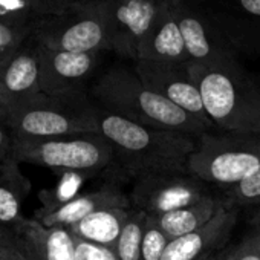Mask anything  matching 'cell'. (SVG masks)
Wrapping results in <instances>:
<instances>
[{
	"label": "cell",
	"mask_w": 260,
	"mask_h": 260,
	"mask_svg": "<svg viewBox=\"0 0 260 260\" xmlns=\"http://www.w3.org/2000/svg\"><path fill=\"white\" fill-rule=\"evenodd\" d=\"M178 5L179 2L169 4L162 10L161 16L156 19L150 31L143 39L138 48L137 60L170 64L190 63L184 37L179 28Z\"/></svg>",
	"instance_id": "16"
},
{
	"label": "cell",
	"mask_w": 260,
	"mask_h": 260,
	"mask_svg": "<svg viewBox=\"0 0 260 260\" xmlns=\"http://www.w3.org/2000/svg\"><path fill=\"white\" fill-rule=\"evenodd\" d=\"M230 205H260V166L242 182L226 191Z\"/></svg>",
	"instance_id": "23"
},
{
	"label": "cell",
	"mask_w": 260,
	"mask_h": 260,
	"mask_svg": "<svg viewBox=\"0 0 260 260\" xmlns=\"http://www.w3.org/2000/svg\"><path fill=\"white\" fill-rule=\"evenodd\" d=\"M36 25L37 22L26 25L0 23V52H8L22 48L25 42L31 36H34Z\"/></svg>",
	"instance_id": "25"
},
{
	"label": "cell",
	"mask_w": 260,
	"mask_h": 260,
	"mask_svg": "<svg viewBox=\"0 0 260 260\" xmlns=\"http://www.w3.org/2000/svg\"><path fill=\"white\" fill-rule=\"evenodd\" d=\"M178 20L190 63L211 64L234 60L228 43L213 25L182 0L178 5Z\"/></svg>",
	"instance_id": "14"
},
{
	"label": "cell",
	"mask_w": 260,
	"mask_h": 260,
	"mask_svg": "<svg viewBox=\"0 0 260 260\" xmlns=\"http://www.w3.org/2000/svg\"><path fill=\"white\" fill-rule=\"evenodd\" d=\"M103 208H128V199L113 187H103L95 191L75 194L60 205L39 208L34 217L46 226L71 228L93 211Z\"/></svg>",
	"instance_id": "17"
},
{
	"label": "cell",
	"mask_w": 260,
	"mask_h": 260,
	"mask_svg": "<svg viewBox=\"0 0 260 260\" xmlns=\"http://www.w3.org/2000/svg\"><path fill=\"white\" fill-rule=\"evenodd\" d=\"M5 260H25V258L22 257V254L19 252V249H16V251H13Z\"/></svg>",
	"instance_id": "33"
},
{
	"label": "cell",
	"mask_w": 260,
	"mask_h": 260,
	"mask_svg": "<svg viewBox=\"0 0 260 260\" xmlns=\"http://www.w3.org/2000/svg\"><path fill=\"white\" fill-rule=\"evenodd\" d=\"M37 20L32 0H0V23L26 25Z\"/></svg>",
	"instance_id": "24"
},
{
	"label": "cell",
	"mask_w": 260,
	"mask_h": 260,
	"mask_svg": "<svg viewBox=\"0 0 260 260\" xmlns=\"http://www.w3.org/2000/svg\"><path fill=\"white\" fill-rule=\"evenodd\" d=\"M11 158L16 161L90 175L104 170L115 158L110 144L98 134L57 138H14Z\"/></svg>",
	"instance_id": "5"
},
{
	"label": "cell",
	"mask_w": 260,
	"mask_h": 260,
	"mask_svg": "<svg viewBox=\"0 0 260 260\" xmlns=\"http://www.w3.org/2000/svg\"><path fill=\"white\" fill-rule=\"evenodd\" d=\"M214 257H216V254H210V255L202 257V258H199V260H214Z\"/></svg>",
	"instance_id": "36"
},
{
	"label": "cell",
	"mask_w": 260,
	"mask_h": 260,
	"mask_svg": "<svg viewBox=\"0 0 260 260\" xmlns=\"http://www.w3.org/2000/svg\"><path fill=\"white\" fill-rule=\"evenodd\" d=\"M16 249H17V245H16L13 233L0 226V260H5Z\"/></svg>",
	"instance_id": "30"
},
{
	"label": "cell",
	"mask_w": 260,
	"mask_h": 260,
	"mask_svg": "<svg viewBox=\"0 0 260 260\" xmlns=\"http://www.w3.org/2000/svg\"><path fill=\"white\" fill-rule=\"evenodd\" d=\"M13 236L25 260H77L75 236L66 226H46L25 217Z\"/></svg>",
	"instance_id": "13"
},
{
	"label": "cell",
	"mask_w": 260,
	"mask_h": 260,
	"mask_svg": "<svg viewBox=\"0 0 260 260\" xmlns=\"http://www.w3.org/2000/svg\"><path fill=\"white\" fill-rule=\"evenodd\" d=\"M217 260H233V251H228V252L217 255Z\"/></svg>",
	"instance_id": "35"
},
{
	"label": "cell",
	"mask_w": 260,
	"mask_h": 260,
	"mask_svg": "<svg viewBox=\"0 0 260 260\" xmlns=\"http://www.w3.org/2000/svg\"><path fill=\"white\" fill-rule=\"evenodd\" d=\"M4 122L14 138H57L98 134L96 107L81 92L58 96L42 92L10 112Z\"/></svg>",
	"instance_id": "4"
},
{
	"label": "cell",
	"mask_w": 260,
	"mask_h": 260,
	"mask_svg": "<svg viewBox=\"0 0 260 260\" xmlns=\"http://www.w3.org/2000/svg\"><path fill=\"white\" fill-rule=\"evenodd\" d=\"M225 201L216 199L211 194L198 201L196 204L164 213V214H149L153 222L167 234L170 240L178 239L181 236L190 234L205 223H208L217 211L223 207Z\"/></svg>",
	"instance_id": "19"
},
{
	"label": "cell",
	"mask_w": 260,
	"mask_h": 260,
	"mask_svg": "<svg viewBox=\"0 0 260 260\" xmlns=\"http://www.w3.org/2000/svg\"><path fill=\"white\" fill-rule=\"evenodd\" d=\"M251 222H252V225H254V226H257V228L260 230V208L257 210V213L254 214V217H252V220H251Z\"/></svg>",
	"instance_id": "34"
},
{
	"label": "cell",
	"mask_w": 260,
	"mask_h": 260,
	"mask_svg": "<svg viewBox=\"0 0 260 260\" xmlns=\"http://www.w3.org/2000/svg\"><path fill=\"white\" fill-rule=\"evenodd\" d=\"M208 196L202 181L188 173H152L137 178L132 201L147 214H164Z\"/></svg>",
	"instance_id": "9"
},
{
	"label": "cell",
	"mask_w": 260,
	"mask_h": 260,
	"mask_svg": "<svg viewBox=\"0 0 260 260\" xmlns=\"http://www.w3.org/2000/svg\"><path fill=\"white\" fill-rule=\"evenodd\" d=\"M77 260H118L115 252L106 246L75 237Z\"/></svg>",
	"instance_id": "26"
},
{
	"label": "cell",
	"mask_w": 260,
	"mask_h": 260,
	"mask_svg": "<svg viewBox=\"0 0 260 260\" xmlns=\"http://www.w3.org/2000/svg\"><path fill=\"white\" fill-rule=\"evenodd\" d=\"M260 166L258 135L204 134L188 158V175L216 185L234 187Z\"/></svg>",
	"instance_id": "6"
},
{
	"label": "cell",
	"mask_w": 260,
	"mask_h": 260,
	"mask_svg": "<svg viewBox=\"0 0 260 260\" xmlns=\"http://www.w3.org/2000/svg\"><path fill=\"white\" fill-rule=\"evenodd\" d=\"M245 14L260 20V0H233Z\"/></svg>",
	"instance_id": "31"
},
{
	"label": "cell",
	"mask_w": 260,
	"mask_h": 260,
	"mask_svg": "<svg viewBox=\"0 0 260 260\" xmlns=\"http://www.w3.org/2000/svg\"><path fill=\"white\" fill-rule=\"evenodd\" d=\"M147 220V213L141 210H130L125 225L118 239L115 255L118 260H143L141 246L143 234Z\"/></svg>",
	"instance_id": "21"
},
{
	"label": "cell",
	"mask_w": 260,
	"mask_h": 260,
	"mask_svg": "<svg viewBox=\"0 0 260 260\" xmlns=\"http://www.w3.org/2000/svg\"><path fill=\"white\" fill-rule=\"evenodd\" d=\"M211 122L233 135L260 134V89L236 60L211 64L188 63Z\"/></svg>",
	"instance_id": "2"
},
{
	"label": "cell",
	"mask_w": 260,
	"mask_h": 260,
	"mask_svg": "<svg viewBox=\"0 0 260 260\" xmlns=\"http://www.w3.org/2000/svg\"><path fill=\"white\" fill-rule=\"evenodd\" d=\"M169 243L170 239L167 237V234L147 214L144 234H143V246H141L143 260H162Z\"/></svg>",
	"instance_id": "22"
},
{
	"label": "cell",
	"mask_w": 260,
	"mask_h": 260,
	"mask_svg": "<svg viewBox=\"0 0 260 260\" xmlns=\"http://www.w3.org/2000/svg\"><path fill=\"white\" fill-rule=\"evenodd\" d=\"M187 64L137 60L134 71L149 89L185 110L210 128L214 124L205 112L201 90L191 78Z\"/></svg>",
	"instance_id": "10"
},
{
	"label": "cell",
	"mask_w": 260,
	"mask_h": 260,
	"mask_svg": "<svg viewBox=\"0 0 260 260\" xmlns=\"http://www.w3.org/2000/svg\"><path fill=\"white\" fill-rule=\"evenodd\" d=\"M31 181L22 173L20 162L10 158L0 162V226L14 231L25 219L23 204L31 191Z\"/></svg>",
	"instance_id": "18"
},
{
	"label": "cell",
	"mask_w": 260,
	"mask_h": 260,
	"mask_svg": "<svg viewBox=\"0 0 260 260\" xmlns=\"http://www.w3.org/2000/svg\"><path fill=\"white\" fill-rule=\"evenodd\" d=\"M98 134L115 156L137 178L152 173H188L187 162L196 143L190 135L159 130L128 121L96 107Z\"/></svg>",
	"instance_id": "1"
},
{
	"label": "cell",
	"mask_w": 260,
	"mask_h": 260,
	"mask_svg": "<svg viewBox=\"0 0 260 260\" xmlns=\"http://www.w3.org/2000/svg\"><path fill=\"white\" fill-rule=\"evenodd\" d=\"M13 51H8V52H0V75H2V71H4V68H5V63H7V60H8V57H10V54H11Z\"/></svg>",
	"instance_id": "32"
},
{
	"label": "cell",
	"mask_w": 260,
	"mask_h": 260,
	"mask_svg": "<svg viewBox=\"0 0 260 260\" xmlns=\"http://www.w3.org/2000/svg\"><path fill=\"white\" fill-rule=\"evenodd\" d=\"M161 2H167V4H172V2H182V0H161Z\"/></svg>",
	"instance_id": "37"
},
{
	"label": "cell",
	"mask_w": 260,
	"mask_h": 260,
	"mask_svg": "<svg viewBox=\"0 0 260 260\" xmlns=\"http://www.w3.org/2000/svg\"><path fill=\"white\" fill-rule=\"evenodd\" d=\"M214 260H217V255H216V257H214Z\"/></svg>",
	"instance_id": "38"
},
{
	"label": "cell",
	"mask_w": 260,
	"mask_h": 260,
	"mask_svg": "<svg viewBox=\"0 0 260 260\" xmlns=\"http://www.w3.org/2000/svg\"><path fill=\"white\" fill-rule=\"evenodd\" d=\"M42 93L37 45L14 49L0 75V121L10 112Z\"/></svg>",
	"instance_id": "12"
},
{
	"label": "cell",
	"mask_w": 260,
	"mask_h": 260,
	"mask_svg": "<svg viewBox=\"0 0 260 260\" xmlns=\"http://www.w3.org/2000/svg\"><path fill=\"white\" fill-rule=\"evenodd\" d=\"M36 45L42 92L55 96L80 93L83 81L96 66L98 52H68Z\"/></svg>",
	"instance_id": "11"
},
{
	"label": "cell",
	"mask_w": 260,
	"mask_h": 260,
	"mask_svg": "<svg viewBox=\"0 0 260 260\" xmlns=\"http://www.w3.org/2000/svg\"><path fill=\"white\" fill-rule=\"evenodd\" d=\"M130 208H103L93 211L69 230L78 239L106 246L115 251Z\"/></svg>",
	"instance_id": "20"
},
{
	"label": "cell",
	"mask_w": 260,
	"mask_h": 260,
	"mask_svg": "<svg viewBox=\"0 0 260 260\" xmlns=\"http://www.w3.org/2000/svg\"><path fill=\"white\" fill-rule=\"evenodd\" d=\"M233 260H260V230L233 249Z\"/></svg>",
	"instance_id": "28"
},
{
	"label": "cell",
	"mask_w": 260,
	"mask_h": 260,
	"mask_svg": "<svg viewBox=\"0 0 260 260\" xmlns=\"http://www.w3.org/2000/svg\"><path fill=\"white\" fill-rule=\"evenodd\" d=\"M34 40L55 51H110L103 0H80L64 14L39 19Z\"/></svg>",
	"instance_id": "7"
},
{
	"label": "cell",
	"mask_w": 260,
	"mask_h": 260,
	"mask_svg": "<svg viewBox=\"0 0 260 260\" xmlns=\"http://www.w3.org/2000/svg\"><path fill=\"white\" fill-rule=\"evenodd\" d=\"M237 222V210L226 201L217 214L199 230L170 240L162 260H199L213 254L233 231Z\"/></svg>",
	"instance_id": "15"
},
{
	"label": "cell",
	"mask_w": 260,
	"mask_h": 260,
	"mask_svg": "<svg viewBox=\"0 0 260 260\" xmlns=\"http://www.w3.org/2000/svg\"><path fill=\"white\" fill-rule=\"evenodd\" d=\"M80 0H32L34 11L39 17H51L64 14Z\"/></svg>",
	"instance_id": "27"
},
{
	"label": "cell",
	"mask_w": 260,
	"mask_h": 260,
	"mask_svg": "<svg viewBox=\"0 0 260 260\" xmlns=\"http://www.w3.org/2000/svg\"><path fill=\"white\" fill-rule=\"evenodd\" d=\"M14 144V135L5 122L0 121V162L11 158V150Z\"/></svg>",
	"instance_id": "29"
},
{
	"label": "cell",
	"mask_w": 260,
	"mask_h": 260,
	"mask_svg": "<svg viewBox=\"0 0 260 260\" xmlns=\"http://www.w3.org/2000/svg\"><path fill=\"white\" fill-rule=\"evenodd\" d=\"M167 5L161 0H103L110 51L137 60L143 39Z\"/></svg>",
	"instance_id": "8"
},
{
	"label": "cell",
	"mask_w": 260,
	"mask_h": 260,
	"mask_svg": "<svg viewBox=\"0 0 260 260\" xmlns=\"http://www.w3.org/2000/svg\"><path fill=\"white\" fill-rule=\"evenodd\" d=\"M92 92L103 109L146 127L190 137H201L208 130L190 113L149 89L135 71L110 69L100 78Z\"/></svg>",
	"instance_id": "3"
}]
</instances>
